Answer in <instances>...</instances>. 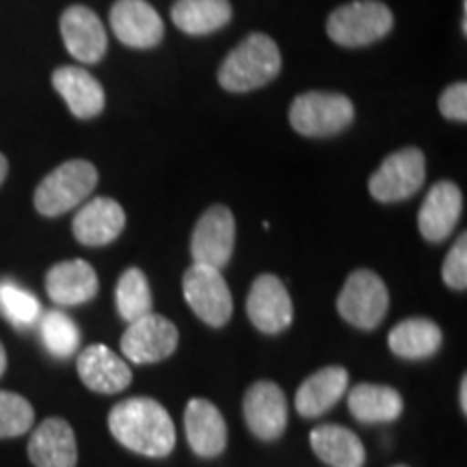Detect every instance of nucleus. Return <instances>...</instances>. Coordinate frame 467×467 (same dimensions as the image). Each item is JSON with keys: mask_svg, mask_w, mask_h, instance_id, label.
I'll return each mask as SVG.
<instances>
[{"mask_svg": "<svg viewBox=\"0 0 467 467\" xmlns=\"http://www.w3.org/2000/svg\"><path fill=\"white\" fill-rule=\"evenodd\" d=\"M109 429L121 446L143 457L161 459L175 446V426L167 409L148 396H134L110 409Z\"/></svg>", "mask_w": 467, "mask_h": 467, "instance_id": "nucleus-1", "label": "nucleus"}, {"mask_svg": "<svg viewBox=\"0 0 467 467\" xmlns=\"http://www.w3.org/2000/svg\"><path fill=\"white\" fill-rule=\"evenodd\" d=\"M282 69V52L265 33H251L236 46L219 69V83L223 89L244 93L271 83Z\"/></svg>", "mask_w": 467, "mask_h": 467, "instance_id": "nucleus-2", "label": "nucleus"}, {"mask_svg": "<svg viewBox=\"0 0 467 467\" xmlns=\"http://www.w3.org/2000/svg\"><path fill=\"white\" fill-rule=\"evenodd\" d=\"M394 16L381 0H355L337 7L327 20V33L337 46L361 48L383 39L392 31Z\"/></svg>", "mask_w": 467, "mask_h": 467, "instance_id": "nucleus-3", "label": "nucleus"}, {"mask_svg": "<svg viewBox=\"0 0 467 467\" xmlns=\"http://www.w3.org/2000/svg\"><path fill=\"white\" fill-rule=\"evenodd\" d=\"M98 184V169L89 161H67L50 171L35 191V208L44 217H58L83 203Z\"/></svg>", "mask_w": 467, "mask_h": 467, "instance_id": "nucleus-4", "label": "nucleus"}, {"mask_svg": "<svg viewBox=\"0 0 467 467\" xmlns=\"http://www.w3.org/2000/svg\"><path fill=\"white\" fill-rule=\"evenodd\" d=\"M353 119V102L342 93H301L290 107V124L303 137H331L348 128Z\"/></svg>", "mask_w": 467, "mask_h": 467, "instance_id": "nucleus-5", "label": "nucleus"}, {"mask_svg": "<svg viewBox=\"0 0 467 467\" xmlns=\"http://www.w3.org/2000/svg\"><path fill=\"white\" fill-rule=\"evenodd\" d=\"M336 306L348 325L358 327V329H375L388 314V285L377 273L359 268L348 275Z\"/></svg>", "mask_w": 467, "mask_h": 467, "instance_id": "nucleus-6", "label": "nucleus"}, {"mask_svg": "<svg viewBox=\"0 0 467 467\" xmlns=\"http://www.w3.org/2000/svg\"><path fill=\"white\" fill-rule=\"evenodd\" d=\"M426 161L418 148H405L389 154L368 180V191L381 203L402 202L422 189Z\"/></svg>", "mask_w": 467, "mask_h": 467, "instance_id": "nucleus-7", "label": "nucleus"}, {"mask_svg": "<svg viewBox=\"0 0 467 467\" xmlns=\"http://www.w3.org/2000/svg\"><path fill=\"white\" fill-rule=\"evenodd\" d=\"M182 290L195 317L206 325L219 329L232 318V295L219 268L192 265L184 273Z\"/></svg>", "mask_w": 467, "mask_h": 467, "instance_id": "nucleus-8", "label": "nucleus"}, {"mask_svg": "<svg viewBox=\"0 0 467 467\" xmlns=\"http://www.w3.org/2000/svg\"><path fill=\"white\" fill-rule=\"evenodd\" d=\"M236 221L227 206H210L197 221L191 238V254L195 265L223 268L234 254Z\"/></svg>", "mask_w": 467, "mask_h": 467, "instance_id": "nucleus-9", "label": "nucleus"}, {"mask_svg": "<svg viewBox=\"0 0 467 467\" xmlns=\"http://www.w3.org/2000/svg\"><path fill=\"white\" fill-rule=\"evenodd\" d=\"M121 336V353L132 364H156L167 359L178 347V329L161 314H148L132 323Z\"/></svg>", "mask_w": 467, "mask_h": 467, "instance_id": "nucleus-10", "label": "nucleus"}, {"mask_svg": "<svg viewBox=\"0 0 467 467\" xmlns=\"http://www.w3.org/2000/svg\"><path fill=\"white\" fill-rule=\"evenodd\" d=\"M244 422L258 440L273 441L288 426V402L277 383L258 381L247 389L243 400Z\"/></svg>", "mask_w": 467, "mask_h": 467, "instance_id": "nucleus-11", "label": "nucleus"}, {"mask_svg": "<svg viewBox=\"0 0 467 467\" xmlns=\"http://www.w3.org/2000/svg\"><path fill=\"white\" fill-rule=\"evenodd\" d=\"M247 317L262 334H282L292 323V301L282 279L265 273L251 284Z\"/></svg>", "mask_w": 467, "mask_h": 467, "instance_id": "nucleus-12", "label": "nucleus"}, {"mask_svg": "<svg viewBox=\"0 0 467 467\" xmlns=\"http://www.w3.org/2000/svg\"><path fill=\"white\" fill-rule=\"evenodd\" d=\"M110 26L121 44L139 50L154 48L165 35L159 11L145 0H117L110 7Z\"/></svg>", "mask_w": 467, "mask_h": 467, "instance_id": "nucleus-13", "label": "nucleus"}, {"mask_svg": "<svg viewBox=\"0 0 467 467\" xmlns=\"http://www.w3.org/2000/svg\"><path fill=\"white\" fill-rule=\"evenodd\" d=\"M61 37L66 48L80 63H98L109 46L100 17L83 5H74L61 16Z\"/></svg>", "mask_w": 467, "mask_h": 467, "instance_id": "nucleus-14", "label": "nucleus"}, {"mask_svg": "<svg viewBox=\"0 0 467 467\" xmlns=\"http://www.w3.org/2000/svg\"><path fill=\"white\" fill-rule=\"evenodd\" d=\"M76 370L91 392L119 394L132 383V370L104 344H91L76 361Z\"/></svg>", "mask_w": 467, "mask_h": 467, "instance_id": "nucleus-15", "label": "nucleus"}, {"mask_svg": "<svg viewBox=\"0 0 467 467\" xmlns=\"http://www.w3.org/2000/svg\"><path fill=\"white\" fill-rule=\"evenodd\" d=\"M463 210V195L454 182H437L424 197L418 214L420 234L429 243H441L451 236Z\"/></svg>", "mask_w": 467, "mask_h": 467, "instance_id": "nucleus-16", "label": "nucleus"}, {"mask_svg": "<svg viewBox=\"0 0 467 467\" xmlns=\"http://www.w3.org/2000/svg\"><path fill=\"white\" fill-rule=\"evenodd\" d=\"M184 429L192 452L203 459L219 457L227 446V424L217 405L192 399L184 411Z\"/></svg>", "mask_w": 467, "mask_h": 467, "instance_id": "nucleus-17", "label": "nucleus"}, {"mask_svg": "<svg viewBox=\"0 0 467 467\" xmlns=\"http://www.w3.org/2000/svg\"><path fill=\"white\" fill-rule=\"evenodd\" d=\"M126 225V213L115 200L96 197L76 213L72 232L76 241L87 247H102L113 243Z\"/></svg>", "mask_w": 467, "mask_h": 467, "instance_id": "nucleus-18", "label": "nucleus"}, {"mask_svg": "<svg viewBox=\"0 0 467 467\" xmlns=\"http://www.w3.org/2000/svg\"><path fill=\"white\" fill-rule=\"evenodd\" d=\"M46 292L57 306H83L98 295V275L85 260L58 262L46 275Z\"/></svg>", "mask_w": 467, "mask_h": 467, "instance_id": "nucleus-19", "label": "nucleus"}, {"mask_svg": "<svg viewBox=\"0 0 467 467\" xmlns=\"http://www.w3.org/2000/svg\"><path fill=\"white\" fill-rule=\"evenodd\" d=\"M28 457L35 467H76L78 448L72 426L61 418H48L28 441Z\"/></svg>", "mask_w": 467, "mask_h": 467, "instance_id": "nucleus-20", "label": "nucleus"}, {"mask_svg": "<svg viewBox=\"0 0 467 467\" xmlns=\"http://www.w3.org/2000/svg\"><path fill=\"white\" fill-rule=\"evenodd\" d=\"M52 85L58 91V96L67 102V109L72 110L78 119H91L100 115L104 109V89L93 76L83 67L63 66L52 74Z\"/></svg>", "mask_w": 467, "mask_h": 467, "instance_id": "nucleus-21", "label": "nucleus"}, {"mask_svg": "<svg viewBox=\"0 0 467 467\" xmlns=\"http://www.w3.org/2000/svg\"><path fill=\"white\" fill-rule=\"evenodd\" d=\"M348 372L342 366H327L314 372L296 389L295 407L303 418H318L329 411L347 392Z\"/></svg>", "mask_w": 467, "mask_h": 467, "instance_id": "nucleus-22", "label": "nucleus"}, {"mask_svg": "<svg viewBox=\"0 0 467 467\" xmlns=\"http://www.w3.org/2000/svg\"><path fill=\"white\" fill-rule=\"evenodd\" d=\"M312 451L331 467H364L366 448L353 431L337 424L317 426L309 435Z\"/></svg>", "mask_w": 467, "mask_h": 467, "instance_id": "nucleus-23", "label": "nucleus"}, {"mask_svg": "<svg viewBox=\"0 0 467 467\" xmlns=\"http://www.w3.org/2000/svg\"><path fill=\"white\" fill-rule=\"evenodd\" d=\"M348 409L364 424L394 422L402 413V399L388 385L359 383L348 392Z\"/></svg>", "mask_w": 467, "mask_h": 467, "instance_id": "nucleus-24", "label": "nucleus"}, {"mask_svg": "<svg viewBox=\"0 0 467 467\" xmlns=\"http://www.w3.org/2000/svg\"><path fill=\"white\" fill-rule=\"evenodd\" d=\"M441 329L429 318H407L389 331L388 344L396 358L426 359L441 347Z\"/></svg>", "mask_w": 467, "mask_h": 467, "instance_id": "nucleus-25", "label": "nucleus"}, {"mask_svg": "<svg viewBox=\"0 0 467 467\" xmlns=\"http://www.w3.org/2000/svg\"><path fill=\"white\" fill-rule=\"evenodd\" d=\"M173 25L186 35H208L232 20L230 0H178L171 9Z\"/></svg>", "mask_w": 467, "mask_h": 467, "instance_id": "nucleus-26", "label": "nucleus"}, {"mask_svg": "<svg viewBox=\"0 0 467 467\" xmlns=\"http://www.w3.org/2000/svg\"><path fill=\"white\" fill-rule=\"evenodd\" d=\"M115 303L119 317L132 323V320L148 317L151 312V292L148 277L139 268H128L119 277L115 290Z\"/></svg>", "mask_w": 467, "mask_h": 467, "instance_id": "nucleus-27", "label": "nucleus"}, {"mask_svg": "<svg viewBox=\"0 0 467 467\" xmlns=\"http://www.w3.org/2000/svg\"><path fill=\"white\" fill-rule=\"evenodd\" d=\"M39 336L46 350L58 359L72 358L80 347V331L67 314L52 309L39 317Z\"/></svg>", "mask_w": 467, "mask_h": 467, "instance_id": "nucleus-28", "label": "nucleus"}, {"mask_svg": "<svg viewBox=\"0 0 467 467\" xmlns=\"http://www.w3.org/2000/svg\"><path fill=\"white\" fill-rule=\"evenodd\" d=\"M0 317L16 329H26L42 317V306L22 285L11 279H0Z\"/></svg>", "mask_w": 467, "mask_h": 467, "instance_id": "nucleus-29", "label": "nucleus"}, {"mask_svg": "<svg viewBox=\"0 0 467 467\" xmlns=\"http://www.w3.org/2000/svg\"><path fill=\"white\" fill-rule=\"evenodd\" d=\"M35 411L25 396L0 392V437H17L31 431Z\"/></svg>", "mask_w": 467, "mask_h": 467, "instance_id": "nucleus-30", "label": "nucleus"}, {"mask_svg": "<svg viewBox=\"0 0 467 467\" xmlns=\"http://www.w3.org/2000/svg\"><path fill=\"white\" fill-rule=\"evenodd\" d=\"M441 277L448 288L465 290L467 288V236L461 234L459 241L448 251L446 262H443Z\"/></svg>", "mask_w": 467, "mask_h": 467, "instance_id": "nucleus-31", "label": "nucleus"}, {"mask_svg": "<svg viewBox=\"0 0 467 467\" xmlns=\"http://www.w3.org/2000/svg\"><path fill=\"white\" fill-rule=\"evenodd\" d=\"M440 113L446 119L467 121V87L465 83H454L440 96Z\"/></svg>", "mask_w": 467, "mask_h": 467, "instance_id": "nucleus-32", "label": "nucleus"}, {"mask_svg": "<svg viewBox=\"0 0 467 467\" xmlns=\"http://www.w3.org/2000/svg\"><path fill=\"white\" fill-rule=\"evenodd\" d=\"M461 409H463V413L467 411V377L461 381Z\"/></svg>", "mask_w": 467, "mask_h": 467, "instance_id": "nucleus-33", "label": "nucleus"}, {"mask_svg": "<svg viewBox=\"0 0 467 467\" xmlns=\"http://www.w3.org/2000/svg\"><path fill=\"white\" fill-rule=\"evenodd\" d=\"M5 370H7V353H5L3 342H0V377L5 375Z\"/></svg>", "mask_w": 467, "mask_h": 467, "instance_id": "nucleus-34", "label": "nucleus"}, {"mask_svg": "<svg viewBox=\"0 0 467 467\" xmlns=\"http://www.w3.org/2000/svg\"><path fill=\"white\" fill-rule=\"evenodd\" d=\"M7 169H9L7 159H5V156L0 154V184H3L5 178H7Z\"/></svg>", "mask_w": 467, "mask_h": 467, "instance_id": "nucleus-35", "label": "nucleus"}, {"mask_svg": "<svg viewBox=\"0 0 467 467\" xmlns=\"http://www.w3.org/2000/svg\"><path fill=\"white\" fill-rule=\"evenodd\" d=\"M396 467H407V465H396Z\"/></svg>", "mask_w": 467, "mask_h": 467, "instance_id": "nucleus-36", "label": "nucleus"}]
</instances>
